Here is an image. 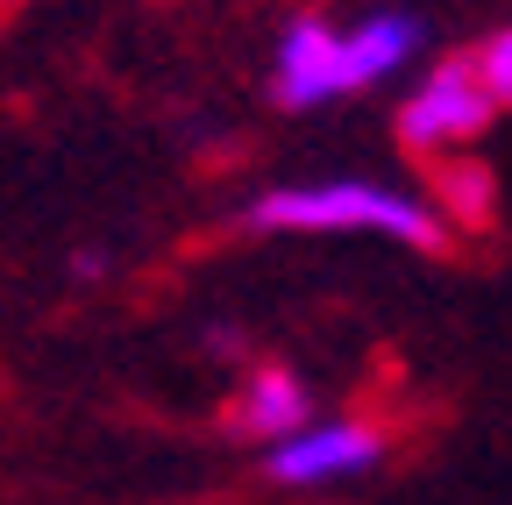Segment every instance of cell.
I'll return each mask as SVG.
<instances>
[{
	"mask_svg": "<svg viewBox=\"0 0 512 505\" xmlns=\"http://www.w3.org/2000/svg\"><path fill=\"white\" fill-rule=\"evenodd\" d=\"M249 228H377L420 249L448 242V221L406 193H384L370 178H328V185H285V193L249 200Z\"/></svg>",
	"mask_w": 512,
	"mask_h": 505,
	"instance_id": "1",
	"label": "cell"
},
{
	"mask_svg": "<svg viewBox=\"0 0 512 505\" xmlns=\"http://www.w3.org/2000/svg\"><path fill=\"white\" fill-rule=\"evenodd\" d=\"M271 93H278V107H292V114H306V107H328V100H342V93H356L349 86V57H342V36L328 29V22H292L285 36H278V72H271Z\"/></svg>",
	"mask_w": 512,
	"mask_h": 505,
	"instance_id": "3",
	"label": "cell"
},
{
	"mask_svg": "<svg viewBox=\"0 0 512 505\" xmlns=\"http://www.w3.org/2000/svg\"><path fill=\"white\" fill-rule=\"evenodd\" d=\"M72 271H79V278H100V271H107V257H100V249H86V257H72Z\"/></svg>",
	"mask_w": 512,
	"mask_h": 505,
	"instance_id": "8",
	"label": "cell"
},
{
	"mask_svg": "<svg viewBox=\"0 0 512 505\" xmlns=\"http://www.w3.org/2000/svg\"><path fill=\"white\" fill-rule=\"evenodd\" d=\"M491 121V93L470 65H434L420 93L399 107V136L406 150H441V143H470Z\"/></svg>",
	"mask_w": 512,
	"mask_h": 505,
	"instance_id": "2",
	"label": "cell"
},
{
	"mask_svg": "<svg viewBox=\"0 0 512 505\" xmlns=\"http://www.w3.org/2000/svg\"><path fill=\"white\" fill-rule=\"evenodd\" d=\"M306 385L292 370H256L249 377V399L235 406V427L242 434H256V441H285V434H299V420H306Z\"/></svg>",
	"mask_w": 512,
	"mask_h": 505,
	"instance_id": "6",
	"label": "cell"
},
{
	"mask_svg": "<svg viewBox=\"0 0 512 505\" xmlns=\"http://www.w3.org/2000/svg\"><path fill=\"white\" fill-rule=\"evenodd\" d=\"M377 463V434L370 427H313V434H285L271 441V477L278 484H328V477H356Z\"/></svg>",
	"mask_w": 512,
	"mask_h": 505,
	"instance_id": "4",
	"label": "cell"
},
{
	"mask_svg": "<svg viewBox=\"0 0 512 505\" xmlns=\"http://www.w3.org/2000/svg\"><path fill=\"white\" fill-rule=\"evenodd\" d=\"M477 79H484V93H491V107H512V29L477 57Z\"/></svg>",
	"mask_w": 512,
	"mask_h": 505,
	"instance_id": "7",
	"label": "cell"
},
{
	"mask_svg": "<svg viewBox=\"0 0 512 505\" xmlns=\"http://www.w3.org/2000/svg\"><path fill=\"white\" fill-rule=\"evenodd\" d=\"M0 8H15V0H0Z\"/></svg>",
	"mask_w": 512,
	"mask_h": 505,
	"instance_id": "9",
	"label": "cell"
},
{
	"mask_svg": "<svg viewBox=\"0 0 512 505\" xmlns=\"http://www.w3.org/2000/svg\"><path fill=\"white\" fill-rule=\"evenodd\" d=\"M420 50V22L413 15H363L349 36H342V57H349V86H377L384 72H399L406 57Z\"/></svg>",
	"mask_w": 512,
	"mask_h": 505,
	"instance_id": "5",
	"label": "cell"
}]
</instances>
